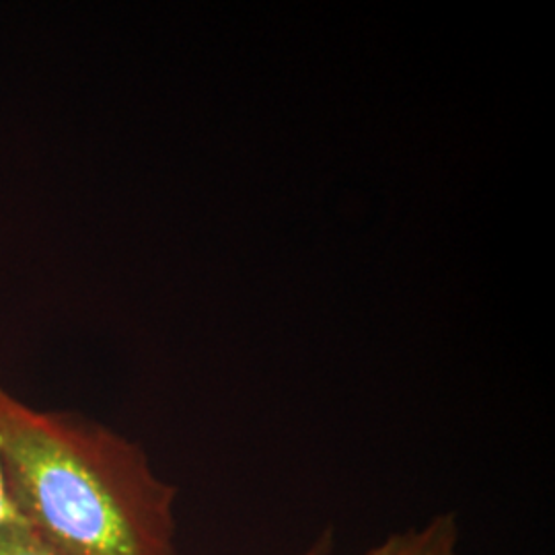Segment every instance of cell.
Returning <instances> with one entry per match:
<instances>
[{
    "mask_svg": "<svg viewBox=\"0 0 555 555\" xmlns=\"http://www.w3.org/2000/svg\"><path fill=\"white\" fill-rule=\"evenodd\" d=\"M0 449L15 513L62 554L179 555L178 488L139 442L9 393Z\"/></svg>",
    "mask_w": 555,
    "mask_h": 555,
    "instance_id": "cell-1",
    "label": "cell"
},
{
    "mask_svg": "<svg viewBox=\"0 0 555 555\" xmlns=\"http://www.w3.org/2000/svg\"><path fill=\"white\" fill-rule=\"evenodd\" d=\"M362 555H459L455 515H438L424 527L393 533Z\"/></svg>",
    "mask_w": 555,
    "mask_h": 555,
    "instance_id": "cell-2",
    "label": "cell"
},
{
    "mask_svg": "<svg viewBox=\"0 0 555 555\" xmlns=\"http://www.w3.org/2000/svg\"><path fill=\"white\" fill-rule=\"evenodd\" d=\"M332 550H334V535H332V531H327L318 537L315 543L302 555H332Z\"/></svg>",
    "mask_w": 555,
    "mask_h": 555,
    "instance_id": "cell-5",
    "label": "cell"
},
{
    "mask_svg": "<svg viewBox=\"0 0 555 555\" xmlns=\"http://www.w3.org/2000/svg\"><path fill=\"white\" fill-rule=\"evenodd\" d=\"M9 396L2 378H0V412H2V403ZM15 522H23L20 515L15 513V506L9 496V488H7V477H4V465H2V449H0V531H4L7 527L15 525Z\"/></svg>",
    "mask_w": 555,
    "mask_h": 555,
    "instance_id": "cell-4",
    "label": "cell"
},
{
    "mask_svg": "<svg viewBox=\"0 0 555 555\" xmlns=\"http://www.w3.org/2000/svg\"><path fill=\"white\" fill-rule=\"evenodd\" d=\"M0 555H64L25 522L0 531Z\"/></svg>",
    "mask_w": 555,
    "mask_h": 555,
    "instance_id": "cell-3",
    "label": "cell"
}]
</instances>
